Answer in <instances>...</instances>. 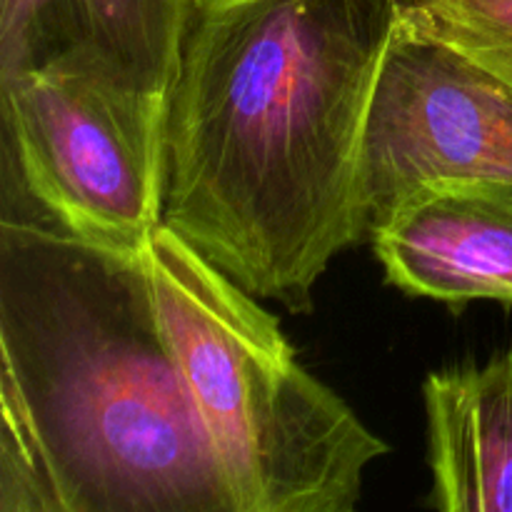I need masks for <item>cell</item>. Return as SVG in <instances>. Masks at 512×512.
Instances as JSON below:
<instances>
[{
  "label": "cell",
  "instance_id": "8992f818",
  "mask_svg": "<svg viewBox=\"0 0 512 512\" xmlns=\"http://www.w3.org/2000/svg\"><path fill=\"white\" fill-rule=\"evenodd\" d=\"M200 0H0V78L100 73L170 108Z\"/></svg>",
  "mask_w": 512,
  "mask_h": 512
},
{
  "label": "cell",
  "instance_id": "6da1fadb",
  "mask_svg": "<svg viewBox=\"0 0 512 512\" xmlns=\"http://www.w3.org/2000/svg\"><path fill=\"white\" fill-rule=\"evenodd\" d=\"M413 0H200L168 118L165 220L293 313L368 238L363 153Z\"/></svg>",
  "mask_w": 512,
  "mask_h": 512
},
{
  "label": "cell",
  "instance_id": "3957f363",
  "mask_svg": "<svg viewBox=\"0 0 512 512\" xmlns=\"http://www.w3.org/2000/svg\"><path fill=\"white\" fill-rule=\"evenodd\" d=\"M155 303L230 512H353L388 443L300 365L260 298L163 225L145 245Z\"/></svg>",
  "mask_w": 512,
  "mask_h": 512
},
{
  "label": "cell",
  "instance_id": "7a4b0ae2",
  "mask_svg": "<svg viewBox=\"0 0 512 512\" xmlns=\"http://www.w3.org/2000/svg\"><path fill=\"white\" fill-rule=\"evenodd\" d=\"M0 512H230L143 250L0 220Z\"/></svg>",
  "mask_w": 512,
  "mask_h": 512
},
{
  "label": "cell",
  "instance_id": "277c9868",
  "mask_svg": "<svg viewBox=\"0 0 512 512\" xmlns=\"http://www.w3.org/2000/svg\"><path fill=\"white\" fill-rule=\"evenodd\" d=\"M3 210L58 233L143 250L165 220L170 108L100 73L0 78Z\"/></svg>",
  "mask_w": 512,
  "mask_h": 512
},
{
  "label": "cell",
  "instance_id": "5b68a950",
  "mask_svg": "<svg viewBox=\"0 0 512 512\" xmlns=\"http://www.w3.org/2000/svg\"><path fill=\"white\" fill-rule=\"evenodd\" d=\"M450 178L512 183V88L435 35L410 3L365 135L368 238L413 190Z\"/></svg>",
  "mask_w": 512,
  "mask_h": 512
},
{
  "label": "cell",
  "instance_id": "ba28073f",
  "mask_svg": "<svg viewBox=\"0 0 512 512\" xmlns=\"http://www.w3.org/2000/svg\"><path fill=\"white\" fill-rule=\"evenodd\" d=\"M430 493L443 512H512V350L423 383Z\"/></svg>",
  "mask_w": 512,
  "mask_h": 512
},
{
  "label": "cell",
  "instance_id": "9c48e42d",
  "mask_svg": "<svg viewBox=\"0 0 512 512\" xmlns=\"http://www.w3.org/2000/svg\"><path fill=\"white\" fill-rule=\"evenodd\" d=\"M435 35L512 88V0H413Z\"/></svg>",
  "mask_w": 512,
  "mask_h": 512
},
{
  "label": "cell",
  "instance_id": "52a82bcc",
  "mask_svg": "<svg viewBox=\"0 0 512 512\" xmlns=\"http://www.w3.org/2000/svg\"><path fill=\"white\" fill-rule=\"evenodd\" d=\"M390 285L453 308L512 303V183L450 178L420 185L370 235Z\"/></svg>",
  "mask_w": 512,
  "mask_h": 512
}]
</instances>
